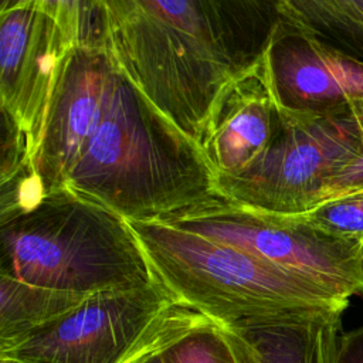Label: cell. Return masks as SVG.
<instances>
[{"label": "cell", "mask_w": 363, "mask_h": 363, "mask_svg": "<svg viewBox=\"0 0 363 363\" xmlns=\"http://www.w3.org/2000/svg\"><path fill=\"white\" fill-rule=\"evenodd\" d=\"M108 50L121 72L199 146L228 84L265 54L277 1L104 0Z\"/></svg>", "instance_id": "1"}, {"label": "cell", "mask_w": 363, "mask_h": 363, "mask_svg": "<svg viewBox=\"0 0 363 363\" xmlns=\"http://www.w3.org/2000/svg\"><path fill=\"white\" fill-rule=\"evenodd\" d=\"M64 189L129 221H162L220 196L199 146L129 82L116 62L102 112Z\"/></svg>", "instance_id": "2"}, {"label": "cell", "mask_w": 363, "mask_h": 363, "mask_svg": "<svg viewBox=\"0 0 363 363\" xmlns=\"http://www.w3.org/2000/svg\"><path fill=\"white\" fill-rule=\"evenodd\" d=\"M0 274L86 295L155 282L126 218L65 189L0 220Z\"/></svg>", "instance_id": "3"}, {"label": "cell", "mask_w": 363, "mask_h": 363, "mask_svg": "<svg viewBox=\"0 0 363 363\" xmlns=\"http://www.w3.org/2000/svg\"><path fill=\"white\" fill-rule=\"evenodd\" d=\"M152 275L216 325L286 311L349 305L319 282L241 248L162 221H129Z\"/></svg>", "instance_id": "4"}, {"label": "cell", "mask_w": 363, "mask_h": 363, "mask_svg": "<svg viewBox=\"0 0 363 363\" xmlns=\"http://www.w3.org/2000/svg\"><path fill=\"white\" fill-rule=\"evenodd\" d=\"M210 323L155 281L89 295L61 319L0 352V360L136 363Z\"/></svg>", "instance_id": "5"}, {"label": "cell", "mask_w": 363, "mask_h": 363, "mask_svg": "<svg viewBox=\"0 0 363 363\" xmlns=\"http://www.w3.org/2000/svg\"><path fill=\"white\" fill-rule=\"evenodd\" d=\"M268 152L238 176L217 180L221 197L278 214H303L319 204L326 183L363 147V102L328 116L284 111Z\"/></svg>", "instance_id": "6"}, {"label": "cell", "mask_w": 363, "mask_h": 363, "mask_svg": "<svg viewBox=\"0 0 363 363\" xmlns=\"http://www.w3.org/2000/svg\"><path fill=\"white\" fill-rule=\"evenodd\" d=\"M162 223L241 248L343 298L363 296V245L332 235L299 214L268 213L216 196Z\"/></svg>", "instance_id": "7"}, {"label": "cell", "mask_w": 363, "mask_h": 363, "mask_svg": "<svg viewBox=\"0 0 363 363\" xmlns=\"http://www.w3.org/2000/svg\"><path fill=\"white\" fill-rule=\"evenodd\" d=\"M77 44L74 0H1V115L28 136L33 159L60 69Z\"/></svg>", "instance_id": "8"}, {"label": "cell", "mask_w": 363, "mask_h": 363, "mask_svg": "<svg viewBox=\"0 0 363 363\" xmlns=\"http://www.w3.org/2000/svg\"><path fill=\"white\" fill-rule=\"evenodd\" d=\"M264 57L278 105L289 113L328 116L363 102V62L281 13Z\"/></svg>", "instance_id": "9"}, {"label": "cell", "mask_w": 363, "mask_h": 363, "mask_svg": "<svg viewBox=\"0 0 363 363\" xmlns=\"http://www.w3.org/2000/svg\"><path fill=\"white\" fill-rule=\"evenodd\" d=\"M115 60L108 45H75L62 64L33 170L43 194L64 190L69 170L98 121Z\"/></svg>", "instance_id": "10"}, {"label": "cell", "mask_w": 363, "mask_h": 363, "mask_svg": "<svg viewBox=\"0 0 363 363\" xmlns=\"http://www.w3.org/2000/svg\"><path fill=\"white\" fill-rule=\"evenodd\" d=\"M282 126L284 112L262 57L225 86L203 128L199 149L216 183L255 164L272 146Z\"/></svg>", "instance_id": "11"}, {"label": "cell", "mask_w": 363, "mask_h": 363, "mask_svg": "<svg viewBox=\"0 0 363 363\" xmlns=\"http://www.w3.org/2000/svg\"><path fill=\"white\" fill-rule=\"evenodd\" d=\"M346 308H305L216 326L234 363H335Z\"/></svg>", "instance_id": "12"}, {"label": "cell", "mask_w": 363, "mask_h": 363, "mask_svg": "<svg viewBox=\"0 0 363 363\" xmlns=\"http://www.w3.org/2000/svg\"><path fill=\"white\" fill-rule=\"evenodd\" d=\"M88 296L0 274V352L61 319Z\"/></svg>", "instance_id": "13"}, {"label": "cell", "mask_w": 363, "mask_h": 363, "mask_svg": "<svg viewBox=\"0 0 363 363\" xmlns=\"http://www.w3.org/2000/svg\"><path fill=\"white\" fill-rule=\"evenodd\" d=\"M279 13L363 62V0H278Z\"/></svg>", "instance_id": "14"}, {"label": "cell", "mask_w": 363, "mask_h": 363, "mask_svg": "<svg viewBox=\"0 0 363 363\" xmlns=\"http://www.w3.org/2000/svg\"><path fill=\"white\" fill-rule=\"evenodd\" d=\"M299 216L332 235L363 245V191L333 199Z\"/></svg>", "instance_id": "15"}, {"label": "cell", "mask_w": 363, "mask_h": 363, "mask_svg": "<svg viewBox=\"0 0 363 363\" xmlns=\"http://www.w3.org/2000/svg\"><path fill=\"white\" fill-rule=\"evenodd\" d=\"M159 356L162 363H234L216 323L187 333Z\"/></svg>", "instance_id": "16"}, {"label": "cell", "mask_w": 363, "mask_h": 363, "mask_svg": "<svg viewBox=\"0 0 363 363\" xmlns=\"http://www.w3.org/2000/svg\"><path fill=\"white\" fill-rule=\"evenodd\" d=\"M357 191H363V147L337 174H335L326 183L320 193L318 206Z\"/></svg>", "instance_id": "17"}, {"label": "cell", "mask_w": 363, "mask_h": 363, "mask_svg": "<svg viewBox=\"0 0 363 363\" xmlns=\"http://www.w3.org/2000/svg\"><path fill=\"white\" fill-rule=\"evenodd\" d=\"M335 363H363V325L340 336Z\"/></svg>", "instance_id": "18"}, {"label": "cell", "mask_w": 363, "mask_h": 363, "mask_svg": "<svg viewBox=\"0 0 363 363\" xmlns=\"http://www.w3.org/2000/svg\"><path fill=\"white\" fill-rule=\"evenodd\" d=\"M160 352H162V350H159V352H156V353H152V354L146 356L145 359H142V360H139V362H136V363H162L160 356H159Z\"/></svg>", "instance_id": "19"}, {"label": "cell", "mask_w": 363, "mask_h": 363, "mask_svg": "<svg viewBox=\"0 0 363 363\" xmlns=\"http://www.w3.org/2000/svg\"><path fill=\"white\" fill-rule=\"evenodd\" d=\"M0 363H17V362H13V360H0Z\"/></svg>", "instance_id": "20"}]
</instances>
